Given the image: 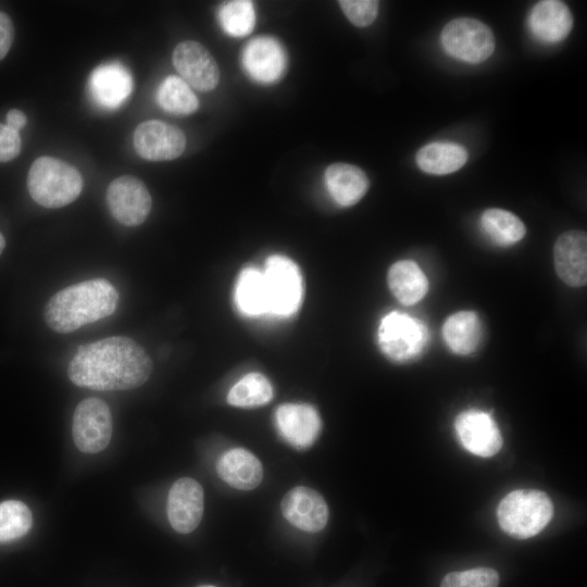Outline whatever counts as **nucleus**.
Masks as SVG:
<instances>
[{"mask_svg":"<svg viewBox=\"0 0 587 587\" xmlns=\"http://www.w3.org/2000/svg\"><path fill=\"white\" fill-rule=\"evenodd\" d=\"M147 351L125 336L82 345L67 366L70 380L93 390H128L143 385L152 372Z\"/></svg>","mask_w":587,"mask_h":587,"instance_id":"obj_1","label":"nucleus"},{"mask_svg":"<svg viewBox=\"0 0 587 587\" xmlns=\"http://www.w3.org/2000/svg\"><path fill=\"white\" fill-rule=\"evenodd\" d=\"M117 302L118 292L109 280L88 279L55 292L45 307L43 319L52 330L68 334L111 315Z\"/></svg>","mask_w":587,"mask_h":587,"instance_id":"obj_2","label":"nucleus"},{"mask_svg":"<svg viewBox=\"0 0 587 587\" xmlns=\"http://www.w3.org/2000/svg\"><path fill=\"white\" fill-rule=\"evenodd\" d=\"M83 185V177L76 167L47 155L36 159L27 175L30 197L48 209L62 208L76 200Z\"/></svg>","mask_w":587,"mask_h":587,"instance_id":"obj_3","label":"nucleus"},{"mask_svg":"<svg viewBox=\"0 0 587 587\" xmlns=\"http://www.w3.org/2000/svg\"><path fill=\"white\" fill-rule=\"evenodd\" d=\"M552 514L550 498L537 489L513 490L502 498L497 508L501 529L517 539H527L540 533Z\"/></svg>","mask_w":587,"mask_h":587,"instance_id":"obj_4","label":"nucleus"},{"mask_svg":"<svg viewBox=\"0 0 587 587\" xmlns=\"http://www.w3.org/2000/svg\"><path fill=\"white\" fill-rule=\"evenodd\" d=\"M428 340L426 325L419 319L399 311L386 314L378 326V345L394 362H408L417 358Z\"/></svg>","mask_w":587,"mask_h":587,"instance_id":"obj_5","label":"nucleus"},{"mask_svg":"<svg viewBox=\"0 0 587 587\" xmlns=\"http://www.w3.org/2000/svg\"><path fill=\"white\" fill-rule=\"evenodd\" d=\"M263 272L267 313L289 316L300 307L303 283L297 264L289 258L274 254L265 263Z\"/></svg>","mask_w":587,"mask_h":587,"instance_id":"obj_6","label":"nucleus"},{"mask_svg":"<svg viewBox=\"0 0 587 587\" xmlns=\"http://www.w3.org/2000/svg\"><path fill=\"white\" fill-rule=\"evenodd\" d=\"M445 51L464 62L477 64L487 60L495 50V37L483 22L460 17L450 21L440 35Z\"/></svg>","mask_w":587,"mask_h":587,"instance_id":"obj_7","label":"nucleus"},{"mask_svg":"<svg viewBox=\"0 0 587 587\" xmlns=\"http://www.w3.org/2000/svg\"><path fill=\"white\" fill-rule=\"evenodd\" d=\"M72 434L75 446L84 453L105 449L112 436L109 405L99 398L82 400L73 414Z\"/></svg>","mask_w":587,"mask_h":587,"instance_id":"obj_8","label":"nucleus"},{"mask_svg":"<svg viewBox=\"0 0 587 587\" xmlns=\"http://www.w3.org/2000/svg\"><path fill=\"white\" fill-rule=\"evenodd\" d=\"M105 198L112 216L125 226L142 224L152 207L148 188L132 175L113 179L108 186Z\"/></svg>","mask_w":587,"mask_h":587,"instance_id":"obj_9","label":"nucleus"},{"mask_svg":"<svg viewBox=\"0 0 587 587\" xmlns=\"http://www.w3.org/2000/svg\"><path fill=\"white\" fill-rule=\"evenodd\" d=\"M134 148L149 161H168L178 158L186 148V137L178 127L162 121L140 123L134 132Z\"/></svg>","mask_w":587,"mask_h":587,"instance_id":"obj_10","label":"nucleus"},{"mask_svg":"<svg viewBox=\"0 0 587 587\" xmlns=\"http://www.w3.org/2000/svg\"><path fill=\"white\" fill-rule=\"evenodd\" d=\"M454 429L462 447L483 458L492 457L502 447L501 433L492 416L482 410L469 409L458 414Z\"/></svg>","mask_w":587,"mask_h":587,"instance_id":"obj_11","label":"nucleus"},{"mask_svg":"<svg viewBox=\"0 0 587 587\" xmlns=\"http://www.w3.org/2000/svg\"><path fill=\"white\" fill-rule=\"evenodd\" d=\"M173 64L180 78L199 91L213 90L220 80L216 61L208 49L193 40L179 42L173 51Z\"/></svg>","mask_w":587,"mask_h":587,"instance_id":"obj_12","label":"nucleus"},{"mask_svg":"<svg viewBox=\"0 0 587 587\" xmlns=\"http://www.w3.org/2000/svg\"><path fill=\"white\" fill-rule=\"evenodd\" d=\"M203 507V489L196 479L182 477L174 482L167 496V517L177 533L195 530L201 522Z\"/></svg>","mask_w":587,"mask_h":587,"instance_id":"obj_13","label":"nucleus"},{"mask_svg":"<svg viewBox=\"0 0 587 587\" xmlns=\"http://www.w3.org/2000/svg\"><path fill=\"white\" fill-rule=\"evenodd\" d=\"M282 513L295 527L308 532L322 530L328 521V507L316 490L298 486L289 490L282 500Z\"/></svg>","mask_w":587,"mask_h":587,"instance_id":"obj_14","label":"nucleus"},{"mask_svg":"<svg viewBox=\"0 0 587 587\" xmlns=\"http://www.w3.org/2000/svg\"><path fill=\"white\" fill-rule=\"evenodd\" d=\"M241 63L252 79L272 84L283 76L287 58L279 41L272 37H258L246 45Z\"/></svg>","mask_w":587,"mask_h":587,"instance_id":"obj_15","label":"nucleus"},{"mask_svg":"<svg viewBox=\"0 0 587 587\" xmlns=\"http://www.w3.org/2000/svg\"><path fill=\"white\" fill-rule=\"evenodd\" d=\"M275 422L282 437L299 449L312 446L322 427L316 409L307 403L279 405L275 412Z\"/></svg>","mask_w":587,"mask_h":587,"instance_id":"obj_16","label":"nucleus"},{"mask_svg":"<svg viewBox=\"0 0 587 587\" xmlns=\"http://www.w3.org/2000/svg\"><path fill=\"white\" fill-rule=\"evenodd\" d=\"M557 275L571 287H582L587 280V237L582 230H569L559 236L553 248Z\"/></svg>","mask_w":587,"mask_h":587,"instance_id":"obj_17","label":"nucleus"},{"mask_svg":"<svg viewBox=\"0 0 587 587\" xmlns=\"http://www.w3.org/2000/svg\"><path fill=\"white\" fill-rule=\"evenodd\" d=\"M93 100L107 109L120 107L130 95L133 78L120 62H110L96 67L89 77Z\"/></svg>","mask_w":587,"mask_h":587,"instance_id":"obj_18","label":"nucleus"},{"mask_svg":"<svg viewBox=\"0 0 587 587\" xmlns=\"http://www.w3.org/2000/svg\"><path fill=\"white\" fill-rule=\"evenodd\" d=\"M528 23L532 34L537 39L554 43L569 35L573 27V16L562 1L544 0L533 7Z\"/></svg>","mask_w":587,"mask_h":587,"instance_id":"obj_19","label":"nucleus"},{"mask_svg":"<svg viewBox=\"0 0 587 587\" xmlns=\"http://www.w3.org/2000/svg\"><path fill=\"white\" fill-rule=\"evenodd\" d=\"M218 476L239 490L257 488L263 478V466L250 451L234 448L221 455L216 464Z\"/></svg>","mask_w":587,"mask_h":587,"instance_id":"obj_20","label":"nucleus"},{"mask_svg":"<svg viewBox=\"0 0 587 587\" xmlns=\"http://www.w3.org/2000/svg\"><path fill=\"white\" fill-rule=\"evenodd\" d=\"M325 184L332 198L342 207L359 202L369 188L366 174L349 163H334L325 171Z\"/></svg>","mask_w":587,"mask_h":587,"instance_id":"obj_21","label":"nucleus"},{"mask_svg":"<svg viewBox=\"0 0 587 587\" xmlns=\"http://www.w3.org/2000/svg\"><path fill=\"white\" fill-rule=\"evenodd\" d=\"M387 283L395 298L404 305L421 301L428 291V279L412 260L394 263L387 274Z\"/></svg>","mask_w":587,"mask_h":587,"instance_id":"obj_22","label":"nucleus"},{"mask_svg":"<svg viewBox=\"0 0 587 587\" xmlns=\"http://www.w3.org/2000/svg\"><path fill=\"white\" fill-rule=\"evenodd\" d=\"M442 337L448 348L455 354L473 353L482 338V324L474 311H458L450 315L442 326Z\"/></svg>","mask_w":587,"mask_h":587,"instance_id":"obj_23","label":"nucleus"},{"mask_svg":"<svg viewBox=\"0 0 587 587\" xmlns=\"http://www.w3.org/2000/svg\"><path fill=\"white\" fill-rule=\"evenodd\" d=\"M467 160L466 150L450 142H433L416 153L419 167L428 174L445 175L461 168Z\"/></svg>","mask_w":587,"mask_h":587,"instance_id":"obj_24","label":"nucleus"},{"mask_svg":"<svg viewBox=\"0 0 587 587\" xmlns=\"http://www.w3.org/2000/svg\"><path fill=\"white\" fill-rule=\"evenodd\" d=\"M234 297L238 310L245 315L258 316L267 313L263 272L255 267L242 270L236 283Z\"/></svg>","mask_w":587,"mask_h":587,"instance_id":"obj_25","label":"nucleus"},{"mask_svg":"<svg viewBox=\"0 0 587 587\" xmlns=\"http://www.w3.org/2000/svg\"><path fill=\"white\" fill-rule=\"evenodd\" d=\"M480 224L487 236L499 246H511L526 234L524 223L513 213L502 209H488L482 217Z\"/></svg>","mask_w":587,"mask_h":587,"instance_id":"obj_26","label":"nucleus"},{"mask_svg":"<svg viewBox=\"0 0 587 587\" xmlns=\"http://www.w3.org/2000/svg\"><path fill=\"white\" fill-rule=\"evenodd\" d=\"M272 398L273 388L270 380L260 373H249L230 388L227 402L234 407L253 408L270 402Z\"/></svg>","mask_w":587,"mask_h":587,"instance_id":"obj_27","label":"nucleus"},{"mask_svg":"<svg viewBox=\"0 0 587 587\" xmlns=\"http://www.w3.org/2000/svg\"><path fill=\"white\" fill-rule=\"evenodd\" d=\"M157 99L163 110L187 115L197 111L199 101L189 85L178 76H167L160 85Z\"/></svg>","mask_w":587,"mask_h":587,"instance_id":"obj_28","label":"nucleus"},{"mask_svg":"<svg viewBox=\"0 0 587 587\" xmlns=\"http://www.w3.org/2000/svg\"><path fill=\"white\" fill-rule=\"evenodd\" d=\"M33 525L29 508L18 500L0 502V542H9L25 536Z\"/></svg>","mask_w":587,"mask_h":587,"instance_id":"obj_29","label":"nucleus"},{"mask_svg":"<svg viewBox=\"0 0 587 587\" xmlns=\"http://www.w3.org/2000/svg\"><path fill=\"white\" fill-rule=\"evenodd\" d=\"M223 29L230 36L243 37L251 33L255 24V13L251 1L225 2L218 11Z\"/></svg>","mask_w":587,"mask_h":587,"instance_id":"obj_30","label":"nucleus"},{"mask_svg":"<svg viewBox=\"0 0 587 587\" xmlns=\"http://www.w3.org/2000/svg\"><path fill=\"white\" fill-rule=\"evenodd\" d=\"M499 575L490 567H475L461 572L448 573L440 587H498Z\"/></svg>","mask_w":587,"mask_h":587,"instance_id":"obj_31","label":"nucleus"},{"mask_svg":"<svg viewBox=\"0 0 587 587\" xmlns=\"http://www.w3.org/2000/svg\"><path fill=\"white\" fill-rule=\"evenodd\" d=\"M338 3L348 20L359 27L372 24L378 13L379 3L374 0H341Z\"/></svg>","mask_w":587,"mask_h":587,"instance_id":"obj_32","label":"nucleus"},{"mask_svg":"<svg viewBox=\"0 0 587 587\" xmlns=\"http://www.w3.org/2000/svg\"><path fill=\"white\" fill-rule=\"evenodd\" d=\"M21 148L18 132L0 123V162H8L16 158Z\"/></svg>","mask_w":587,"mask_h":587,"instance_id":"obj_33","label":"nucleus"},{"mask_svg":"<svg viewBox=\"0 0 587 587\" xmlns=\"http://www.w3.org/2000/svg\"><path fill=\"white\" fill-rule=\"evenodd\" d=\"M14 37V27L11 18L0 12V60L9 52Z\"/></svg>","mask_w":587,"mask_h":587,"instance_id":"obj_34","label":"nucleus"},{"mask_svg":"<svg viewBox=\"0 0 587 587\" xmlns=\"http://www.w3.org/2000/svg\"><path fill=\"white\" fill-rule=\"evenodd\" d=\"M26 115L17 109H11L7 114V126L18 132L26 125Z\"/></svg>","mask_w":587,"mask_h":587,"instance_id":"obj_35","label":"nucleus"},{"mask_svg":"<svg viewBox=\"0 0 587 587\" xmlns=\"http://www.w3.org/2000/svg\"><path fill=\"white\" fill-rule=\"evenodd\" d=\"M4 247H5V240L2 234L0 233V254L2 253Z\"/></svg>","mask_w":587,"mask_h":587,"instance_id":"obj_36","label":"nucleus"},{"mask_svg":"<svg viewBox=\"0 0 587 587\" xmlns=\"http://www.w3.org/2000/svg\"><path fill=\"white\" fill-rule=\"evenodd\" d=\"M200 587H215V586H212V585H203V586H200Z\"/></svg>","mask_w":587,"mask_h":587,"instance_id":"obj_37","label":"nucleus"}]
</instances>
